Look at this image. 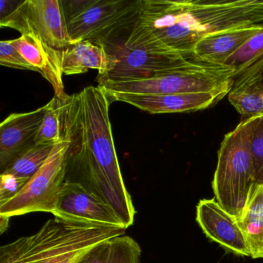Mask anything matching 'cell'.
<instances>
[{"label": "cell", "instance_id": "1", "mask_svg": "<svg viewBox=\"0 0 263 263\" xmlns=\"http://www.w3.org/2000/svg\"><path fill=\"white\" fill-rule=\"evenodd\" d=\"M110 104L100 86L85 87L64 101L63 139L68 142L66 180L99 197L127 229L135 222L137 212L115 149Z\"/></svg>", "mask_w": 263, "mask_h": 263}, {"label": "cell", "instance_id": "2", "mask_svg": "<svg viewBox=\"0 0 263 263\" xmlns=\"http://www.w3.org/2000/svg\"><path fill=\"white\" fill-rule=\"evenodd\" d=\"M258 24H263V0H140L127 33L115 44L177 51L190 59L204 36Z\"/></svg>", "mask_w": 263, "mask_h": 263}, {"label": "cell", "instance_id": "3", "mask_svg": "<svg viewBox=\"0 0 263 263\" xmlns=\"http://www.w3.org/2000/svg\"><path fill=\"white\" fill-rule=\"evenodd\" d=\"M126 229L50 219L36 233L0 248V263H76L93 248L125 235Z\"/></svg>", "mask_w": 263, "mask_h": 263}, {"label": "cell", "instance_id": "4", "mask_svg": "<svg viewBox=\"0 0 263 263\" xmlns=\"http://www.w3.org/2000/svg\"><path fill=\"white\" fill-rule=\"evenodd\" d=\"M255 117L243 120L224 135L212 181L215 199L237 218L246 209L255 186L250 142Z\"/></svg>", "mask_w": 263, "mask_h": 263}, {"label": "cell", "instance_id": "5", "mask_svg": "<svg viewBox=\"0 0 263 263\" xmlns=\"http://www.w3.org/2000/svg\"><path fill=\"white\" fill-rule=\"evenodd\" d=\"M235 68L192 61L189 64L150 79L98 84L104 90L124 93H170L232 90Z\"/></svg>", "mask_w": 263, "mask_h": 263}, {"label": "cell", "instance_id": "6", "mask_svg": "<svg viewBox=\"0 0 263 263\" xmlns=\"http://www.w3.org/2000/svg\"><path fill=\"white\" fill-rule=\"evenodd\" d=\"M68 142L55 143L48 159L21 192L0 203V215L11 217L33 212L53 213L66 181Z\"/></svg>", "mask_w": 263, "mask_h": 263}, {"label": "cell", "instance_id": "7", "mask_svg": "<svg viewBox=\"0 0 263 263\" xmlns=\"http://www.w3.org/2000/svg\"><path fill=\"white\" fill-rule=\"evenodd\" d=\"M139 5L140 0H92L67 24L72 44L90 41L104 47L117 42L128 30Z\"/></svg>", "mask_w": 263, "mask_h": 263}, {"label": "cell", "instance_id": "8", "mask_svg": "<svg viewBox=\"0 0 263 263\" xmlns=\"http://www.w3.org/2000/svg\"><path fill=\"white\" fill-rule=\"evenodd\" d=\"M1 27L31 35L58 50L72 44L62 0H25L0 21Z\"/></svg>", "mask_w": 263, "mask_h": 263}, {"label": "cell", "instance_id": "9", "mask_svg": "<svg viewBox=\"0 0 263 263\" xmlns=\"http://www.w3.org/2000/svg\"><path fill=\"white\" fill-rule=\"evenodd\" d=\"M104 47L116 57L118 64L110 73L98 76V84L150 79L184 67L192 61L183 53L170 50L128 49L119 44Z\"/></svg>", "mask_w": 263, "mask_h": 263}, {"label": "cell", "instance_id": "10", "mask_svg": "<svg viewBox=\"0 0 263 263\" xmlns=\"http://www.w3.org/2000/svg\"><path fill=\"white\" fill-rule=\"evenodd\" d=\"M52 215L68 222L126 229L107 203L82 184L67 180L63 184L58 205Z\"/></svg>", "mask_w": 263, "mask_h": 263}, {"label": "cell", "instance_id": "11", "mask_svg": "<svg viewBox=\"0 0 263 263\" xmlns=\"http://www.w3.org/2000/svg\"><path fill=\"white\" fill-rule=\"evenodd\" d=\"M111 103H126L152 115L155 114L185 113L209 108L221 101L230 91L152 95V93H124L104 90Z\"/></svg>", "mask_w": 263, "mask_h": 263}, {"label": "cell", "instance_id": "12", "mask_svg": "<svg viewBox=\"0 0 263 263\" xmlns=\"http://www.w3.org/2000/svg\"><path fill=\"white\" fill-rule=\"evenodd\" d=\"M196 221L207 238L226 252L238 256L250 257L238 218L229 213L215 198L200 200L196 207Z\"/></svg>", "mask_w": 263, "mask_h": 263}, {"label": "cell", "instance_id": "13", "mask_svg": "<svg viewBox=\"0 0 263 263\" xmlns=\"http://www.w3.org/2000/svg\"><path fill=\"white\" fill-rule=\"evenodd\" d=\"M46 114L45 106L33 111L13 113L0 124V170L35 144Z\"/></svg>", "mask_w": 263, "mask_h": 263}, {"label": "cell", "instance_id": "14", "mask_svg": "<svg viewBox=\"0 0 263 263\" xmlns=\"http://www.w3.org/2000/svg\"><path fill=\"white\" fill-rule=\"evenodd\" d=\"M24 59L41 73L54 90L55 97L66 101L70 95L64 90L61 50L53 48L42 40L31 35H21L10 41Z\"/></svg>", "mask_w": 263, "mask_h": 263}, {"label": "cell", "instance_id": "15", "mask_svg": "<svg viewBox=\"0 0 263 263\" xmlns=\"http://www.w3.org/2000/svg\"><path fill=\"white\" fill-rule=\"evenodd\" d=\"M262 29L263 24H258L208 35L195 44L190 59L205 64L226 65L231 56Z\"/></svg>", "mask_w": 263, "mask_h": 263}, {"label": "cell", "instance_id": "16", "mask_svg": "<svg viewBox=\"0 0 263 263\" xmlns=\"http://www.w3.org/2000/svg\"><path fill=\"white\" fill-rule=\"evenodd\" d=\"M118 64L115 55L104 47L90 41L70 44L61 50V66L64 75L82 74L88 70H97L98 77L110 73Z\"/></svg>", "mask_w": 263, "mask_h": 263}, {"label": "cell", "instance_id": "17", "mask_svg": "<svg viewBox=\"0 0 263 263\" xmlns=\"http://www.w3.org/2000/svg\"><path fill=\"white\" fill-rule=\"evenodd\" d=\"M238 222L247 241L251 258H263V184L254 186Z\"/></svg>", "mask_w": 263, "mask_h": 263}, {"label": "cell", "instance_id": "18", "mask_svg": "<svg viewBox=\"0 0 263 263\" xmlns=\"http://www.w3.org/2000/svg\"><path fill=\"white\" fill-rule=\"evenodd\" d=\"M55 143L35 144L13 160L1 174L30 179L50 157Z\"/></svg>", "mask_w": 263, "mask_h": 263}, {"label": "cell", "instance_id": "19", "mask_svg": "<svg viewBox=\"0 0 263 263\" xmlns=\"http://www.w3.org/2000/svg\"><path fill=\"white\" fill-rule=\"evenodd\" d=\"M231 91L263 92V51L236 68Z\"/></svg>", "mask_w": 263, "mask_h": 263}, {"label": "cell", "instance_id": "20", "mask_svg": "<svg viewBox=\"0 0 263 263\" xmlns=\"http://www.w3.org/2000/svg\"><path fill=\"white\" fill-rule=\"evenodd\" d=\"M45 107V116L35 138V144L56 143L63 139L64 101L54 96Z\"/></svg>", "mask_w": 263, "mask_h": 263}, {"label": "cell", "instance_id": "21", "mask_svg": "<svg viewBox=\"0 0 263 263\" xmlns=\"http://www.w3.org/2000/svg\"><path fill=\"white\" fill-rule=\"evenodd\" d=\"M109 263H139L141 249L138 243L127 235L117 237L110 241Z\"/></svg>", "mask_w": 263, "mask_h": 263}, {"label": "cell", "instance_id": "22", "mask_svg": "<svg viewBox=\"0 0 263 263\" xmlns=\"http://www.w3.org/2000/svg\"><path fill=\"white\" fill-rule=\"evenodd\" d=\"M230 104L244 117L263 115V101L260 93L251 91H231L228 95Z\"/></svg>", "mask_w": 263, "mask_h": 263}, {"label": "cell", "instance_id": "23", "mask_svg": "<svg viewBox=\"0 0 263 263\" xmlns=\"http://www.w3.org/2000/svg\"><path fill=\"white\" fill-rule=\"evenodd\" d=\"M251 154L255 168V185L263 184V115L256 116L252 126Z\"/></svg>", "mask_w": 263, "mask_h": 263}, {"label": "cell", "instance_id": "24", "mask_svg": "<svg viewBox=\"0 0 263 263\" xmlns=\"http://www.w3.org/2000/svg\"><path fill=\"white\" fill-rule=\"evenodd\" d=\"M261 51H263V29L255 33L231 56L226 61V65L235 67L236 70L240 66L253 59Z\"/></svg>", "mask_w": 263, "mask_h": 263}, {"label": "cell", "instance_id": "25", "mask_svg": "<svg viewBox=\"0 0 263 263\" xmlns=\"http://www.w3.org/2000/svg\"><path fill=\"white\" fill-rule=\"evenodd\" d=\"M0 64L10 68L36 71L34 67L12 45L10 41L0 42Z\"/></svg>", "mask_w": 263, "mask_h": 263}, {"label": "cell", "instance_id": "26", "mask_svg": "<svg viewBox=\"0 0 263 263\" xmlns=\"http://www.w3.org/2000/svg\"><path fill=\"white\" fill-rule=\"evenodd\" d=\"M30 179L19 178L10 174H1L0 177V203L17 195Z\"/></svg>", "mask_w": 263, "mask_h": 263}, {"label": "cell", "instance_id": "27", "mask_svg": "<svg viewBox=\"0 0 263 263\" xmlns=\"http://www.w3.org/2000/svg\"><path fill=\"white\" fill-rule=\"evenodd\" d=\"M110 241H106L90 249L83 255L76 263H109L111 247Z\"/></svg>", "mask_w": 263, "mask_h": 263}, {"label": "cell", "instance_id": "28", "mask_svg": "<svg viewBox=\"0 0 263 263\" xmlns=\"http://www.w3.org/2000/svg\"><path fill=\"white\" fill-rule=\"evenodd\" d=\"M92 3V0H62L64 15L67 23L81 14Z\"/></svg>", "mask_w": 263, "mask_h": 263}, {"label": "cell", "instance_id": "29", "mask_svg": "<svg viewBox=\"0 0 263 263\" xmlns=\"http://www.w3.org/2000/svg\"><path fill=\"white\" fill-rule=\"evenodd\" d=\"M19 2H15V1H8V0H1L0 4H1V20L5 18L6 16L10 15L12 12L16 10V7H13L15 4H19Z\"/></svg>", "mask_w": 263, "mask_h": 263}, {"label": "cell", "instance_id": "30", "mask_svg": "<svg viewBox=\"0 0 263 263\" xmlns=\"http://www.w3.org/2000/svg\"><path fill=\"white\" fill-rule=\"evenodd\" d=\"M10 218V217L0 215V233L3 234L7 230V228H8Z\"/></svg>", "mask_w": 263, "mask_h": 263}, {"label": "cell", "instance_id": "31", "mask_svg": "<svg viewBox=\"0 0 263 263\" xmlns=\"http://www.w3.org/2000/svg\"><path fill=\"white\" fill-rule=\"evenodd\" d=\"M260 95H261V99H262L263 101V92H261V93H260Z\"/></svg>", "mask_w": 263, "mask_h": 263}, {"label": "cell", "instance_id": "32", "mask_svg": "<svg viewBox=\"0 0 263 263\" xmlns=\"http://www.w3.org/2000/svg\"><path fill=\"white\" fill-rule=\"evenodd\" d=\"M139 263H142V262H141V261H139Z\"/></svg>", "mask_w": 263, "mask_h": 263}]
</instances>
